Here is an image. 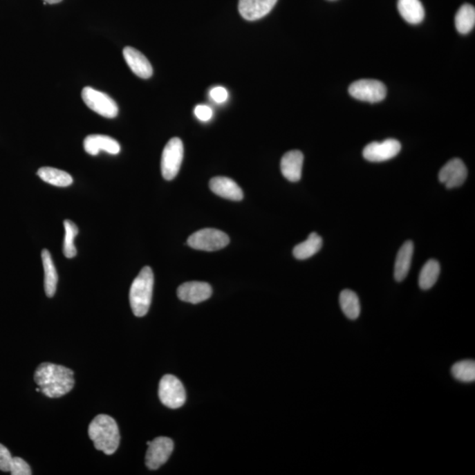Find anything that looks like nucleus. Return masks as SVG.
Returning <instances> with one entry per match:
<instances>
[{
  "instance_id": "obj_7",
  "label": "nucleus",
  "mask_w": 475,
  "mask_h": 475,
  "mask_svg": "<svg viewBox=\"0 0 475 475\" xmlns=\"http://www.w3.org/2000/svg\"><path fill=\"white\" fill-rule=\"evenodd\" d=\"M85 104L97 114L106 118H115L118 115V106L111 96L90 86L84 87L82 93Z\"/></svg>"
},
{
  "instance_id": "obj_10",
  "label": "nucleus",
  "mask_w": 475,
  "mask_h": 475,
  "mask_svg": "<svg viewBox=\"0 0 475 475\" xmlns=\"http://www.w3.org/2000/svg\"><path fill=\"white\" fill-rule=\"evenodd\" d=\"M402 150V145L393 138L384 140L383 142H373L367 145L363 151L365 160L371 162H383L391 160Z\"/></svg>"
},
{
  "instance_id": "obj_1",
  "label": "nucleus",
  "mask_w": 475,
  "mask_h": 475,
  "mask_svg": "<svg viewBox=\"0 0 475 475\" xmlns=\"http://www.w3.org/2000/svg\"><path fill=\"white\" fill-rule=\"evenodd\" d=\"M35 381L41 392L48 398H59L73 390L74 373L69 368L51 363L39 365L35 373Z\"/></svg>"
},
{
  "instance_id": "obj_21",
  "label": "nucleus",
  "mask_w": 475,
  "mask_h": 475,
  "mask_svg": "<svg viewBox=\"0 0 475 475\" xmlns=\"http://www.w3.org/2000/svg\"><path fill=\"white\" fill-rule=\"evenodd\" d=\"M37 174L44 182L57 187H69L73 183V177L69 174L54 167H41Z\"/></svg>"
},
{
  "instance_id": "obj_4",
  "label": "nucleus",
  "mask_w": 475,
  "mask_h": 475,
  "mask_svg": "<svg viewBox=\"0 0 475 475\" xmlns=\"http://www.w3.org/2000/svg\"><path fill=\"white\" fill-rule=\"evenodd\" d=\"M229 242L230 239L227 234L212 228L197 231L187 240V244L194 250L209 252L221 250L225 248Z\"/></svg>"
},
{
  "instance_id": "obj_20",
  "label": "nucleus",
  "mask_w": 475,
  "mask_h": 475,
  "mask_svg": "<svg viewBox=\"0 0 475 475\" xmlns=\"http://www.w3.org/2000/svg\"><path fill=\"white\" fill-rule=\"evenodd\" d=\"M41 260L44 269V289L48 298H53L56 293L58 276L53 257L47 250L41 251Z\"/></svg>"
},
{
  "instance_id": "obj_24",
  "label": "nucleus",
  "mask_w": 475,
  "mask_h": 475,
  "mask_svg": "<svg viewBox=\"0 0 475 475\" xmlns=\"http://www.w3.org/2000/svg\"><path fill=\"white\" fill-rule=\"evenodd\" d=\"M455 25L458 33L466 35L474 28L475 9L474 6L465 4L457 12L455 17Z\"/></svg>"
},
{
  "instance_id": "obj_18",
  "label": "nucleus",
  "mask_w": 475,
  "mask_h": 475,
  "mask_svg": "<svg viewBox=\"0 0 475 475\" xmlns=\"http://www.w3.org/2000/svg\"><path fill=\"white\" fill-rule=\"evenodd\" d=\"M413 254V242L406 241L400 248L397 254L395 265H394V279L397 282H402L408 276L410 266H411Z\"/></svg>"
},
{
  "instance_id": "obj_17",
  "label": "nucleus",
  "mask_w": 475,
  "mask_h": 475,
  "mask_svg": "<svg viewBox=\"0 0 475 475\" xmlns=\"http://www.w3.org/2000/svg\"><path fill=\"white\" fill-rule=\"evenodd\" d=\"M304 155L298 150L290 151L283 155L281 160L283 176L292 183L299 182L302 176Z\"/></svg>"
},
{
  "instance_id": "obj_30",
  "label": "nucleus",
  "mask_w": 475,
  "mask_h": 475,
  "mask_svg": "<svg viewBox=\"0 0 475 475\" xmlns=\"http://www.w3.org/2000/svg\"><path fill=\"white\" fill-rule=\"evenodd\" d=\"M195 115L200 121L208 122L213 115L212 109L207 105H197L195 108Z\"/></svg>"
},
{
  "instance_id": "obj_9",
  "label": "nucleus",
  "mask_w": 475,
  "mask_h": 475,
  "mask_svg": "<svg viewBox=\"0 0 475 475\" xmlns=\"http://www.w3.org/2000/svg\"><path fill=\"white\" fill-rule=\"evenodd\" d=\"M147 445L145 464L151 470H156L163 466L174 451L172 439L166 437H158L153 441H148Z\"/></svg>"
},
{
  "instance_id": "obj_16",
  "label": "nucleus",
  "mask_w": 475,
  "mask_h": 475,
  "mask_svg": "<svg viewBox=\"0 0 475 475\" xmlns=\"http://www.w3.org/2000/svg\"><path fill=\"white\" fill-rule=\"evenodd\" d=\"M209 189L216 195L232 201H241L243 192L234 180L227 177H214L209 182Z\"/></svg>"
},
{
  "instance_id": "obj_23",
  "label": "nucleus",
  "mask_w": 475,
  "mask_h": 475,
  "mask_svg": "<svg viewBox=\"0 0 475 475\" xmlns=\"http://www.w3.org/2000/svg\"><path fill=\"white\" fill-rule=\"evenodd\" d=\"M339 301H340L342 312L348 319L354 321L360 317L361 312L360 299L353 290H342Z\"/></svg>"
},
{
  "instance_id": "obj_2",
  "label": "nucleus",
  "mask_w": 475,
  "mask_h": 475,
  "mask_svg": "<svg viewBox=\"0 0 475 475\" xmlns=\"http://www.w3.org/2000/svg\"><path fill=\"white\" fill-rule=\"evenodd\" d=\"M90 439L97 450L106 455L114 454L120 444V432L114 418L108 415H99L90 423Z\"/></svg>"
},
{
  "instance_id": "obj_13",
  "label": "nucleus",
  "mask_w": 475,
  "mask_h": 475,
  "mask_svg": "<svg viewBox=\"0 0 475 475\" xmlns=\"http://www.w3.org/2000/svg\"><path fill=\"white\" fill-rule=\"evenodd\" d=\"M277 0H240L239 11L247 21H254L270 14Z\"/></svg>"
},
{
  "instance_id": "obj_8",
  "label": "nucleus",
  "mask_w": 475,
  "mask_h": 475,
  "mask_svg": "<svg viewBox=\"0 0 475 475\" xmlns=\"http://www.w3.org/2000/svg\"><path fill=\"white\" fill-rule=\"evenodd\" d=\"M348 93L353 98L371 103L383 101L386 96V87L375 80H360L352 83Z\"/></svg>"
},
{
  "instance_id": "obj_29",
  "label": "nucleus",
  "mask_w": 475,
  "mask_h": 475,
  "mask_svg": "<svg viewBox=\"0 0 475 475\" xmlns=\"http://www.w3.org/2000/svg\"><path fill=\"white\" fill-rule=\"evenodd\" d=\"M12 457L8 449L0 444V470L3 472H10Z\"/></svg>"
},
{
  "instance_id": "obj_19",
  "label": "nucleus",
  "mask_w": 475,
  "mask_h": 475,
  "mask_svg": "<svg viewBox=\"0 0 475 475\" xmlns=\"http://www.w3.org/2000/svg\"><path fill=\"white\" fill-rule=\"evenodd\" d=\"M400 15L410 24H421L425 19V8L420 0H398Z\"/></svg>"
},
{
  "instance_id": "obj_28",
  "label": "nucleus",
  "mask_w": 475,
  "mask_h": 475,
  "mask_svg": "<svg viewBox=\"0 0 475 475\" xmlns=\"http://www.w3.org/2000/svg\"><path fill=\"white\" fill-rule=\"evenodd\" d=\"M11 472L12 475H30L32 474V471L29 465L21 458L15 457L12 458V465H11Z\"/></svg>"
},
{
  "instance_id": "obj_25",
  "label": "nucleus",
  "mask_w": 475,
  "mask_h": 475,
  "mask_svg": "<svg viewBox=\"0 0 475 475\" xmlns=\"http://www.w3.org/2000/svg\"><path fill=\"white\" fill-rule=\"evenodd\" d=\"M440 274V265L438 261L429 260L422 267L419 274V286L422 290L432 288L437 283Z\"/></svg>"
},
{
  "instance_id": "obj_22",
  "label": "nucleus",
  "mask_w": 475,
  "mask_h": 475,
  "mask_svg": "<svg viewBox=\"0 0 475 475\" xmlns=\"http://www.w3.org/2000/svg\"><path fill=\"white\" fill-rule=\"evenodd\" d=\"M322 239L316 232H312L308 240L297 245L293 250V255L298 260H306L318 253L322 247Z\"/></svg>"
},
{
  "instance_id": "obj_12",
  "label": "nucleus",
  "mask_w": 475,
  "mask_h": 475,
  "mask_svg": "<svg viewBox=\"0 0 475 475\" xmlns=\"http://www.w3.org/2000/svg\"><path fill=\"white\" fill-rule=\"evenodd\" d=\"M177 295L182 301L199 304L211 298L212 288L205 282H187L178 288Z\"/></svg>"
},
{
  "instance_id": "obj_3",
  "label": "nucleus",
  "mask_w": 475,
  "mask_h": 475,
  "mask_svg": "<svg viewBox=\"0 0 475 475\" xmlns=\"http://www.w3.org/2000/svg\"><path fill=\"white\" fill-rule=\"evenodd\" d=\"M154 277L150 267H145L136 277L130 290V303L135 316L143 317L149 311L153 299Z\"/></svg>"
},
{
  "instance_id": "obj_5",
  "label": "nucleus",
  "mask_w": 475,
  "mask_h": 475,
  "mask_svg": "<svg viewBox=\"0 0 475 475\" xmlns=\"http://www.w3.org/2000/svg\"><path fill=\"white\" fill-rule=\"evenodd\" d=\"M184 148L179 138H171L161 157V173L165 180H172L179 173L183 160Z\"/></svg>"
},
{
  "instance_id": "obj_33",
  "label": "nucleus",
  "mask_w": 475,
  "mask_h": 475,
  "mask_svg": "<svg viewBox=\"0 0 475 475\" xmlns=\"http://www.w3.org/2000/svg\"><path fill=\"white\" fill-rule=\"evenodd\" d=\"M35 391H37V392H41V389H40V387L38 386L37 389H35Z\"/></svg>"
},
{
  "instance_id": "obj_31",
  "label": "nucleus",
  "mask_w": 475,
  "mask_h": 475,
  "mask_svg": "<svg viewBox=\"0 0 475 475\" xmlns=\"http://www.w3.org/2000/svg\"><path fill=\"white\" fill-rule=\"evenodd\" d=\"M209 96L216 103H223L228 98V92L225 87L216 86L209 92Z\"/></svg>"
},
{
  "instance_id": "obj_26",
  "label": "nucleus",
  "mask_w": 475,
  "mask_h": 475,
  "mask_svg": "<svg viewBox=\"0 0 475 475\" xmlns=\"http://www.w3.org/2000/svg\"><path fill=\"white\" fill-rule=\"evenodd\" d=\"M451 373L454 379L464 383L474 382L475 362L462 360L452 365Z\"/></svg>"
},
{
  "instance_id": "obj_6",
  "label": "nucleus",
  "mask_w": 475,
  "mask_h": 475,
  "mask_svg": "<svg viewBox=\"0 0 475 475\" xmlns=\"http://www.w3.org/2000/svg\"><path fill=\"white\" fill-rule=\"evenodd\" d=\"M158 397L167 408H180L186 402V391L182 382L173 375H165L158 386Z\"/></svg>"
},
{
  "instance_id": "obj_15",
  "label": "nucleus",
  "mask_w": 475,
  "mask_h": 475,
  "mask_svg": "<svg viewBox=\"0 0 475 475\" xmlns=\"http://www.w3.org/2000/svg\"><path fill=\"white\" fill-rule=\"evenodd\" d=\"M124 57L130 69L141 79H149L153 76V70L149 60L143 54L132 47L124 48Z\"/></svg>"
},
{
  "instance_id": "obj_27",
  "label": "nucleus",
  "mask_w": 475,
  "mask_h": 475,
  "mask_svg": "<svg viewBox=\"0 0 475 475\" xmlns=\"http://www.w3.org/2000/svg\"><path fill=\"white\" fill-rule=\"evenodd\" d=\"M66 236H64L63 253L66 258H73L76 257L77 250L74 245V239L79 234V229L73 222L66 221L64 222Z\"/></svg>"
},
{
  "instance_id": "obj_14",
  "label": "nucleus",
  "mask_w": 475,
  "mask_h": 475,
  "mask_svg": "<svg viewBox=\"0 0 475 475\" xmlns=\"http://www.w3.org/2000/svg\"><path fill=\"white\" fill-rule=\"evenodd\" d=\"M84 149L93 156H96L101 151L116 155L120 153L121 147L118 141L109 136L90 135L84 140Z\"/></svg>"
},
{
  "instance_id": "obj_11",
  "label": "nucleus",
  "mask_w": 475,
  "mask_h": 475,
  "mask_svg": "<svg viewBox=\"0 0 475 475\" xmlns=\"http://www.w3.org/2000/svg\"><path fill=\"white\" fill-rule=\"evenodd\" d=\"M467 168L460 158H452L441 168L438 174L439 182L447 189L460 187L466 182Z\"/></svg>"
},
{
  "instance_id": "obj_32",
  "label": "nucleus",
  "mask_w": 475,
  "mask_h": 475,
  "mask_svg": "<svg viewBox=\"0 0 475 475\" xmlns=\"http://www.w3.org/2000/svg\"><path fill=\"white\" fill-rule=\"evenodd\" d=\"M44 1L46 2L47 4H57V3H60L62 0H44Z\"/></svg>"
}]
</instances>
